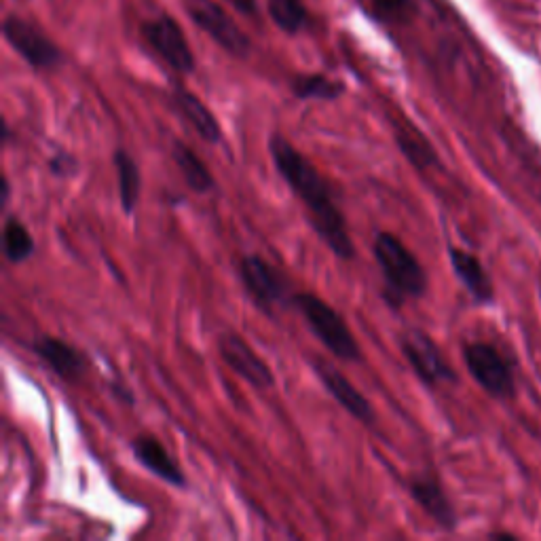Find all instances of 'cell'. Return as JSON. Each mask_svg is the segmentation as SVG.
<instances>
[{"mask_svg": "<svg viewBox=\"0 0 541 541\" xmlns=\"http://www.w3.org/2000/svg\"><path fill=\"white\" fill-rule=\"evenodd\" d=\"M463 362L472 379L497 400H508L516 394L514 368L503 353L491 343L463 345Z\"/></svg>", "mask_w": 541, "mask_h": 541, "instance_id": "obj_7", "label": "cell"}, {"mask_svg": "<svg viewBox=\"0 0 541 541\" xmlns=\"http://www.w3.org/2000/svg\"><path fill=\"white\" fill-rule=\"evenodd\" d=\"M218 351H220V358L225 360V364L235 372V375H239L252 387H256L260 391H269L275 387L273 370L252 349V345L244 337H241V334H237V332L220 334Z\"/></svg>", "mask_w": 541, "mask_h": 541, "instance_id": "obj_10", "label": "cell"}, {"mask_svg": "<svg viewBox=\"0 0 541 541\" xmlns=\"http://www.w3.org/2000/svg\"><path fill=\"white\" fill-rule=\"evenodd\" d=\"M113 163L117 172V189L119 203L125 216H132L138 210L140 195H142V174L136 159L129 155L125 148H117L113 153Z\"/></svg>", "mask_w": 541, "mask_h": 541, "instance_id": "obj_17", "label": "cell"}, {"mask_svg": "<svg viewBox=\"0 0 541 541\" xmlns=\"http://www.w3.org/2000/svg\"><path fill=\"white\" fill-rule=\"evenodd\" d=\"M396 144L400 146L402 155L410 161V165H415L417 170H427V167L440 165L434 146L429 144L427 138L413 125L406 123L404 127H396Z\"/></svg>", "mask_w": 541, "mask_h": 541, "instance_id": "obj_20", "label": "cell"}, {"mask_svg": "<svg viewBox=\"0 0 541 541\" xmlns=\"http://www.w3.org/2000/svg\"><path fill=\"white\" fill-rule=\"evenodd\" d=\"M400 349L406 362L415 370L421 383L427 387H438L444 383H455L457 375L451 364L444 360L440 347L421 328H408L400 334Z\"/></svg>", "mask_w": 541, "mask_h": 541, "instance_id": "obj_9", "label": "cell"}, {"mask_svg": "<svg viewBox=\"0 0 541 541\" xmlns=\"http://www.w3.org/2000/svg\"><path fill=\"white\" fill-rule=\"evenodd\" d=\"M233 7L248 17H258V5L256 0H231Z\"/></svg>", "mask_w": 541, "mask_h": 541, "instance_id": "obj_25", "label": "cell"}, {"mask_svg": "<svg viewBox=\"0 0 541 541\" xmlns=\"http://www.w3.org/2000/svg\"><path fill=\"white\" fill-rule=\"evenodd\" d=\"M30 349L58 379L66 383H79L85 377V370L89 366L87 356L68 341L43 334V337L32 341Z\"/></svg>", "mask_w": 541, "mask_h": 541, "instance_id": "obj_11", "label": "cell"}, {"mask_svg": "<svg viewBox=\"0 0 541 541\" xmlns=\"http://www.w3.org/2000/svg\"><path fill=\"white\" fill-rule=\"evenodd\" d=\"M408 495L417 506L432 518L444 531L453 533L459 527V516L453 508L449 495L444 493L442 484L434 476H415L406 482Z\"/></svg>", "mask_w": 541, "mask_h": 541, "instance_id": "obj_13", "label": "cell"}, {"mask_svg": "<svg viewBox=\"0 0 541 541\" xmlns=\"http://www.w3.org/2000/svg\"><path fill=\"white\" fill-rule=\"evenodd\" d=\"M186 13L191 22L210 39L237 60H248L252 55V39L233 17L214 0H186Z\"/></svg>", "mask_w": 541, "mask_h": 541, "instance_id": "obj_6", "label": "cell"}, {"mask_svg": "<svg viewBox=\"0 0 541 541\" xmlns=\"http://www.w3.org/2000/svg\"><path fill=\"white\" fill-rule=\"evenodd\" d=\"M372 256H375L383 273L394 307H398L396 303H402L406 298L425 296L429 286L427 273L419 263V258L394 233H377L375 241H372Z\"/></svg>", "mask_w": 541, "mask_h": 541, "instance_id": "obj_2", "label": "cell"}, {"mask_svg": "<svg viewBox=\"0 0 541 541\" xmlns=\"http://www.w3.org/2000/svg\"><path fill=\"white\" fill-rule=\"evenodd\" d=\"M3 39L32 70H55L66 64L58 43L41 26L17 13H9L3 20Z\"/></svg>", "mask_w": 541, "mask_h": 541, "instance_id": "obj_4", "label": "cell"}, {"mask_svg": "<svg viewBox=\"0 0 541 541\" xmlns=\"http://www.w3.org/2000/svg\"><path fill=\"white\" fill-rule=\"evenodd\" d=\"M47 165H49V174L55 176V178H60V180H68V178L77 176L81 172L79 159L74 157L72 153H68V151L53 153Z\"/></svg>", "mask_w": 541, "mask_h": 541, "instance_id": "obj_24", "label": "cell"}, {"mask_svg": "<svg viewBox=\"0 0 541 541\" xmlns=\"http://www.w3.org/2000/svg\"><path fill=\"white\" fill-rule=\"evenodd\" d=\"M172 102L178 108V113L189 121V125L195 129L197 136L203 142H208V144L222 142V127L218 119L193 91L184 89L182 85H176L172 91Z\"/></svg>", "mask_w": 541, "mask_h": 541, "instance_id": "obj_16", "label": "cell"}, {"mask_svg": "<svg viewBox=\"0 0 541 541\" xmlns=\"http://www.w3.org/2000/svg\"><path fill=\"white\" fill-rule=\"evenodd\" d=\"M267 13L271 22L288 36L301 34L311 24L305 0H267Z\"/></svg>", "mask_w": 541, "mask_h": 541, "instance_id": "obj_21", "label": "cell"}, {"mask_svg": "<svg viewBox=\"0 0 541 541\" xmlns=\"http://www.w3.org/2000/svg\"><path fill=\"white\" fill-rule=\"evenodd\" d=\"M290 91L296 100H322V102H334L341 96H345V83L330 79L328 74L322 72H298L290 79Z\"/></svg>", "mask_w": 541, "mask_h": 541, "instance_id": "obj_19", "label": "cell"}, {"mask_svg": "<svg viewBox=\"0 0 541 541\" xmlns=\"http://www.w3.org/2000/svg\"><path fill=\"white\" fill-rule=\"evenodd\" d=\"M370 5L381 20L394 24H406L413 20L417 13L415 0H370Z\"/></svg>", "mask_w": 541, "mask_h": 541, "instance_id": "obj_23", "label": "cell"}, {"mask_svg": "<svg viewBox=\"0 0 541 541\" xmlns=\"http://www.w3.org/2000/svg\"><path fill=\"white\" fill-rule=\"evenodd\" d=\"M132 453L144 470L155 474L159 480L172 484L176 489H186V476L180 465L167 453L165 446L148 434H140L132 440Z\"/></svg>", "mask_w": 541, "mask_h": 541, "instance_id": "obj_15", "label": "cell"}, {"mask_svg": "<svg viewBox=\"0 0 541 541\" xmlns=\"http://www.w3.org/2000/svg\"><path fill=\"white\" fill-rule=\"evenodd\" d=\"M34 250L36 246L28 227L20 218L9 216L3 227V252H5L7 263L22 265L28 258H32Z\"/></svg>", "mask_w": 541, "mask_h": 541, "instance_id": "obj_22", "label": "cell"}, {"mask_svg": "<svg viewBox=\"0 0 541 541\" xmlns=\"http://www.w3.org/2000/svg\"><path fill=\"white\" fill-rule=\"evenodd\" d=\"M9 195H11V182H9V178L5 176V178H3V199H0V203H3V205H7V201H9Z\"/></svg>", "mask_w": 541, "mask_h": 541, "instance_id": "obj_26", "label": "cell"}, {"mask_svg": "<svg viewBox=\"0 0 541 541\" xmlns=\"http://www.w3.org/2000/svg\"><path fill=\"white\" fill-rule=\"evenodd\" d=\"M449 260L455 277L461 282V286L468 290V294L474 298L478 305H493L495 303V288L493 279L484 269L482 260L457 246H449Z\"/></svg>", "mask_w": 541, "mask_h": 541, "instance_id": "obj_14", "label": "cell"}, {"mask_svg": "<svg viewBox=\"0 0 541 541\" xmlns=\"http://www.w3.org/2000/svg\"><path fill=\"white\" fill-rule=\"evenodd\" d=\"M237 273L254 305L267 315H273L279 307H286L288 303H292V296L288 298L286 277L263 256L258 254L241 256Z\"/></svg>", "mask_w": 541, "mask_h": 541, "instance_id": "obj_8", "label": "cell"}, {"mask_svg": "<svg viewBox=\"0 0 541 541\" xmlns=\"http://www.w3.org/2000/svg\"><path fill=\"white\" fill-rule=\"evenodd\" d=\"M140 34L157 58L163 60L174 72L184 74V77L195 72V53L174 15L159 13L155 17H148L140 26Z\"/></svg>", "mask_w": 541, "mask_h": 541, "instance_id": "obj_5", "label": "cell"}, {"mask_svg": "<svg viewBox=\"0 0 541 541\" xmlns=\"http://www.w3.org/2000/svg\"><path fill=\"white\" fill-rule=\"evenodd\" d=\"M172 159L178 165V170H180L186 186H189L193 193L205 195V193L216 191V178L212 176L208 165L203 163V159L193 151L189 144L174 140Z\"/></svg>", "mask_w": 541, "mask_h": 541, "instance_id": "obj_18", "label": "cell"}, {"mask_svg": "<svg viewBox=\"0 0 541 541\" xmlns=\"http://www.w3.org/2000/svg\"><path fill=\"white\" fill-rule=\"evenodd\" d=\"M489 537H497V539H501V537H508V539H514L516 535H512V533H491Z\"/></svg>", "mask_w": 541, "mask_h": 541, "instance_id": "obj_27", "label": "cell"}, {"mask_svg": "<svg viewBox=\"0 0 541 541\" xmlns=\"http://www.w3.org/2000/svg\"><path fill=\"white\" fill-rule=\"evenodd\" d=\"M311 366L315 370L317 379H320L322 385L326 387L328 394L337 400L353 419H358L360 423H364L368 427L375 425V421H377L375 408H372L370 400L343 375V372H339L337 368L324 360H313Z\"/></svg>", "mask_w": 541, "mask_h": 541, "instance_id": "obj_12", "label": "cell"}, {"mask_svg": "<svg viewBox=\"0 0 541 541\" xmlns=\"http://www.w3.org/2000/svg\"><path fill=\"white\" fill-rule=\"evenodd\" d=\"M269 155L277 174L301 199L317 237L337 258L347 263L356 258V244L349 235L345 214L320 170L282 134L269 138Z\"/></svg>", "mask_w": 541, "mask_h": 541, "instance_id": "obj_1", "label": "cell"}, {"mask_svg": "<svg viewBox=\"0 0 541 541\" xmlns=\"http://www.w3.org/2000/svg\"><path fill=\"white\" fill-rule=\"evenodd\" d=\"M301 317L309 330L315 334V339L320 341L334 358L341 362H360L362 360V349L353 337L351 328L347 326L345 317L328 305L324 298L311 292H298L292 296L290 303Z\"/></svg>", "mask_w": 541, "mask_h": 541, "instance_id": "obj_3", "label": "cell"}]
</instances>
